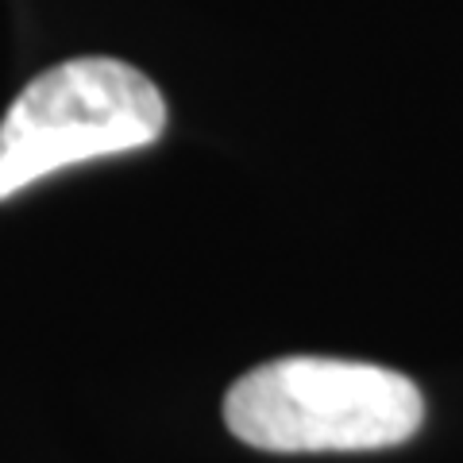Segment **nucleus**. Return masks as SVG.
Returning a JSON list of instances; mask_svg holds the SVG:
<instances>
[{"instance_id": "f03ea898", "label": "nucleus", "mask_w": 463, "mask_h": 463, "mask_svg": "<svg viewBox=\"0 0 463 463\" xmlns=\"http://www.w3.org/2000/svg\"><path fill=\"white\" fill-rule=\"evenodd\" d=\"M158 85L120 58H70L43 70L0 116V201L54 170L139 151L163 136Z\"/></svg>"}, {"instance_id": "f257e3e1", "label": "nucleus", "mask_w": 463, "mask_h": 463, "mask_svg": "<svg viewBox=\"0 0 463 463\" xmlns=\"http://www.w3.org/2000/svg\"><path fill=\"white\" fill-rule=\"evenodd\" d=\"M224 421L263 452H374L421 429L425 398L405 374L374 364L286 355L232 383Z\"/></svg>"}]
</instances>
